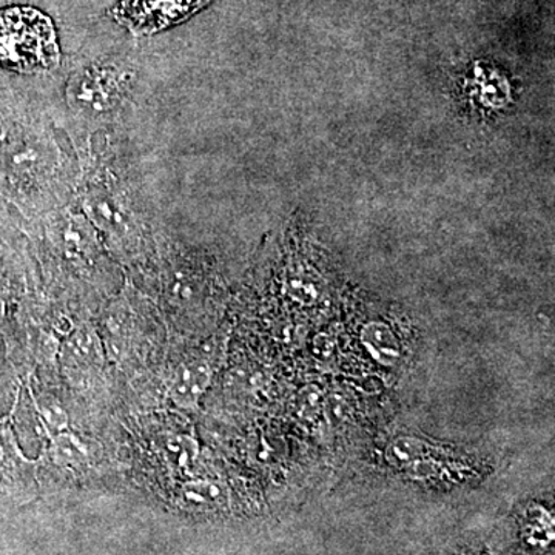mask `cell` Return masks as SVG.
<instances>
[{"mask_svg": "<svg viewBox=\"0 0 555 555\" xmlns=\"http://www.w3.org/2000/svg\"><path fill=\"white\" fill-rule=\"evenodd\" d=\"M61 62L53 21L31 7L0 10V64L20 73L49 72Z\"/></svg>", "mask_w": 555, "mask_h": 555, "instance_id": "1", "label": "cell"}, {"mask_svg": "<svg viewBox=\"0 0 555 555\" xmlns=\"http://www.w3.org/2000/svg\"><path fill=\"white\" fill-rule=\"evenodd\" d=\"M133 75L127 67L104 62L76 72L69 78L65 96L69 107L87 118H100L118 108L127 96Z\"/></svg>", "mask_w": 555, "mask_h": 555, "instance_id": "2", "label": "cell"}, {"mask_svg": "<svg viewBox=\"0 0 555 555\" xmlns=\"http://www.w3.org/2000/svg\"><path fill=\"white\" fill-rule=\"evenodd\" d=\"M211 0H120L109 16L134 36L156 35L182 24Z\"/></svg>", "mask_w": 555, "mask_h": 555, "instance_id": "3", "label": "cell"}, {"mask_svg": "<svg viewBox=\"0 0 555 555\" xmlns=\"http://www.w3.org/2000/svg\"><path fill=\"white\" fill-rule=\"evenodd\" d=\"M87 217L113 243H124L133 233L134 224L126 204L107 189H91L83 201Z\"/></svg>", "mask_w": 555, "mask_h": 555, "instance_id": "4", "label": "cell"}, {"mask_svg": "<svg viewBox=\"0 0 555 555\" xmlns=\"http://www.w3.org/2000/svg\"><path fill=\"white\" fill-rule=\"evenodd\" d=\"M214 378V369L206 358L193 357L182 361L173 371L169 383V396L177 406L195 409L207 392Z\"/></svg>", "mask_w": 555, "mask_h": 555, "instance_id": "5", "label": "cell"}, {"mask_svg": "<svg viewBox=\"0 0 555 555\" xmlns=\"http://www.w3.org/2000/svg\"><path fill=\"white\" fill-rule=\"evenodd\" d=\"M57 247L65 257L89 259L96 250V235L90 221L79 218L62 219L54 230Z\"/></svg>", "mask_w": 555, "mask_h": 555, "instance_id": "6", "label": "cell"}, {"mask_svg": "<svg viewBox=\"0 0 555 555\" xmlns=\"http://www.w3.org/2000/svg\"><path fill=\"white\" fill-rule=\"evenodd\" d=\"M361 343L369 356L385 367H393L401 360V343L387 324L374 321L361 331Z\"/></svg>", "mask_w": 555, "mask_h": 555, "instance_id": "7", "label": "cell"}, {"mask_svg": "<svg viewBox=\"0 0 555 555\" xmlns=\"http://www.w3.org/2000/svg\"><path fill=\"white\" fill-rule=\"evenodd\" d=\"M47 153L39 145L31 142H17L10 145L5 155V166L10 177L17 181H28L38 177L39 171L46 167Z\"/></svg>", "mask_w": 555, "mask_h": 555, "instance_id": "8", "label": "cell"}, {"mask_svg": "<svg viewBox=\"0 0 555 555\" xmlns=\"http://www.w3.org/2000/svg\"><path fill=\"white\" fill-rule=\"evenodd\" d=\"M65 358L69 367L86 372L101 363V346L90 332H78L68 339Z\"/></svg>", "mask_w": 555, "mask_h": 555, "instance_id": "9", "label": "cell"}, {"mask_svg": "<svg viewBox=\"0 0 555 555\" xmlns=\"http://www.w3.org/2000/svg\"><path fill=\"white\" fill-rule=\"evenodd\" d=\"M181 495L189 506H196L199 509H215L225 503L224 488L215 481H189Z\"/></svg>", "mask_w": 555, "mask_h": 555, "instance_id": "10", "label": "cell"}, {"mask_svg": "<svg viewBox=\"0 0 555 555\" xmlns=\"http://www.w3.org/2000/svg\"><path fill=\"white\" fill-rule=\"evenodd\" d=\"M462 555H473V554H462Z\"/></svg>", "mask_w": 555, "mask_h": 555, "instance_id": "11", "label": "cell"}]
</instances>
